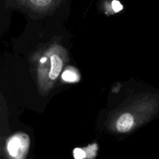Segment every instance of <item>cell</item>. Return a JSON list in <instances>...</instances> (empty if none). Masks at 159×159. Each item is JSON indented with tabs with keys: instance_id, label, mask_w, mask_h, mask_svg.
I'll use <instances>...</instances> for the list:
<instances>
[{
	"instance_id": "obj_1",
	"label": "cell",
	"mask_w": 159,
	"mask_h": 159,
	"mask_svg": "<svg viewBox=\"0 0 159 159\" xmlns=\"http://www.w3.org/2000/svg\"><path fill=\"white\" fill-rule=\"evenodd\" d=\"M158 111L159 93L138 95L109 116L107 129L117 134L130 133L148 122Z\"/></svg>"
},
{
	"instance_id": "obj_2",
	"label": "cell",
	"mask_w": 159,
	"mask_h": 159,
	"mask_svg": "<svg viewBox=\"0 0 159 159\" xmlns=\"http://www.w3.org/2000/svg\"><path fill=\"white\" fill-rule=\"evenodd\" d=\"M36 75L38 92L42 96L50 93L68 61L66 48L54 42L36 55Z\"/></svg>"
},
{
	"instance_id": "obj_3",
	"label": "cell",
	"mask_w": 159,
	"mask_h": 159,
	"mask_svg": "<svg viewBox=\"0 0 159 159\" xmlns=\"http://www.w3.org/2000/svg\"><path fill=\"white\" fill-rule=\"evenodd\" d=\"M30 147L29 135L18 132L6 141L5 154L7 159H26Z\"/></svg>"
},
{
	"instance_id": "obj_4",
	"label": "cell",
	"mask_w": 159,
	"mask_h": 159,
	"mask_svg": "<svg viewBox=\"0 0 159 159\" xmlns=\"http://www.w3.org/2000/svg\"><path fill=\"white\" fill-rule=\"evenodd\" d=\"M64 0H16L17 2L27 9L39 13L52 12L60 6Z\"/></svg>"
},
{
	"instance_id": "obj_5",
	"label": "cell",
	"mask_w": 159,
	"mask_h": 159,
	"mask_svg": "<svg viewBox=\"0 0 159 159\" xmlns=\"http://www.w3.org/2000/svg\"><path fill=\"white\" fill-rule=\"evenodd\" d=\"M97 150V144H94L85 148H77L73 151V155L75 159H93L96 155Z\"/></svg>"
},
{
	"instance_id": "obj_6",
	"label": "cell",
	"mask_w": 159,
	"mask_h": 159,
	"mask_svg": "<svg viewBox=\"0 0 159 159\" xmlns=\"http://www.w3.org/2000/svg\"><path fill=\"white\" fill-rule=\"evenodd\" d=\"M61 79L66 82H77L80 79V75L76 68L73 67H67L62 72Z\"/></svg>"
},
{
	"instance_id": "obj_7",
	"label": "cell",
	"mask_w": 159,
	"mask_h": 159,
	"mask_svg": "<svg viewBox=\"0 0 159 159\" xmlns=\"http://www.w3.org/2000/svg\"><path fill=\"white\" fill-rule=\"evenodd\" d=\"M123 9V6L117 0H112L107 6V11L110 13H116Z\"/></svg>"
}]
</instances>
